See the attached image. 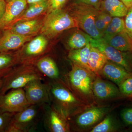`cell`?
I'll return each instance as SVG.
<instances>
[{"instance_id":"19","label":"cell","mask_w":132,"mask_h":132,"mask_svg":"<svg viewBox=\"0 0 132 132\" xmlns=\"http://www.w3.org/2000/svg\"><path fill=\"white\" fill-rule=\"evenodd\" d=\"M109 45L123 51L132 53V40L126 31L105 38H102Z\"/></svg>"},{"instance_id":"24","label":"cell","mask_w":132,"mask_h":132,"mask_svg":"<svg viewBox=\"0 0 132 132\" xmlns=\"http://www.w3.org/2000/svg\"><path fill=\"white\" fill-rule=\"evenodd\" d=\"M92 38L84 31L78 29L68 38L67 45L70 50L82 48L90 43Z\"/></svg>"},{"instance_id":"27","label":"cell","mask_w":132,"mask_h":132,"mask_svg":"<svg viewBox=\"0 0 132 132\" xmlns=\"http://www.w3.org/2000/svg\"><path fill=\"white\" fill-rule=\"evenodd\" d=\"M118 126L111 116H108L102 121L95 127L91 132H109L117 130Z\"/></svg>"},{"instance_id":"40","label":"cell","mask_w":132,"mask_h":132,"mask_svg":"<svg viewBox=\"0 0 132 132\" xmlns=\"http://www.w3.org/2000/svg\"><path fill=\"white\" fill-rule=\"evenodd\" d=\"M0 1H1V0H0Z\"/></svg>"},{"instance_id":"1","label":"cell","mask_w":132,"mask_h":132,"mask_svg":"<svg viewBox=\"0 0 132 132\" xmlns=\"http://www.w3.org/2000/svg\"><path fill=\"white\" fill-rule=\"evenodd\" d=\"M2 79L0 95L12 89L24 88L34 81L43 80L44 77L36 67L26 65L11 69L3 76Z\"/></svg>"},{"instance_id":"36","label":"cell","mask_w":132,"mask_h":132,"mask_svg":"<svg viewBox=\"0 0 132 132\" xmlns=\"http://www.w3.org/2000/svg\"><path fill=\"white\" fill-rule=\"evenodd\" d=\"M128 9L132 7V0H120Z\"/></svg>"},{"instance_id":"23","label":"cell","mask_w":132,"mask_h":132,"mask_svg":"<svg viewBox=\"0 0 132 132\" xmlns=\"http://www.w3.org/2000/svg\"><path fill=\"white\" fill-rule=\"evenodd\" d=\"M91 47L92 46L89 43L82 48L70 50L68 58L73 64L90 71L88 61Z\"/></svg>"},{"instance_id":"4","label":"cell","mask_w":132,"mask_h":132,"mask_svg":"<svg viewBox=\"0 0 132 132\" xmlns=\"http://www.w3.org/2000/svg\"><path fill=\"white\" fill-rule=\"evenodd\" d=\"M72 15L77 22L79 28L93 39L102 38V34L95 26L96 17L100 9L93 6L85 4H73Z\"/></svg>"},{"instance_id":"11","label":"cell","mask_w":132,"mask_h":132,"mask_svg":"<svg viewBox=\"0 0 132 132\" xmlns=\"http://www.w3.org/2000/svg\"><path fill=\"white\" fill-rule=\"evenodd\" d=\"M4 14L0 20V28L7 29L24 12L27 0H7Z\"/></svg>"},{"instance_id":"12","label":"cell","mask_w":132,"mask_h":132,"mask_svg":"<svg viewBox=\"0 0 132 132\" xmlns=\"http://www.w3.org/2000/svg\"><path fill=\"white\" fill-rule=\"evenodd\" d=\"M34 35H21L6 29L0 38V53L19 48L26 42L31 40Z\"/></svg>"},{"instance_id":"16","label":"cell","mask_w":132,"mask_h":132,"mask_svg":"<svg viewBox=\"0 0 132 132\" xmlns=\"http://www.w3.org/2000/svg\"><path fill=\"white\" fill-rule=\"evenodd\" d=\"M108 107H96L85 111L77 117L76 124L81 127L91 126L100 120L109 111Z\"/></svg>"},{"instance_id":"3","label":"cell","mask_w":132,"mask_h":132,"mask_svg":"<svg viewBox=\"0 0 132 132\" xmlns=\"http://www.w3.org/2000/svg\"><path fill=\"white\" fill-rule=\"evenodd\" d=\"M44 105H31L15 113L6 132H28L34 130Z\"/></svg>"},{"instance_id":"7","label":"cell","mask_w":132,"mask_h":132,"mask_svg":"<svg viewBox=\"0 0 132 132\" xmlns=\"http://www.w3.org/2000/svg\"><path fill=\"white\" fill-rule=\"evenodd\" d=\"M92 47L101 51L108 60L123 67L128 72L132 73V53L123 52L114 48L107 43L103 38H92L90 42Z\"/></svg>"},{"instance_id":"34","label":"cell","mask_w":132,"mask_h":132,"mask_svg":"<svg viewBox=\"0 0 132 132\" xmlns=\"http://www.w3.org/2000/svg\"><path fill=\"white\" fill-rule=\"evenodd\" d=\"M102 0H73V4H85L99 9Z\"/></svg>"},{"instance_id":"9","label":"cell","mask_w":132,"mask_h":132,"mask_svg":"<svg viewBox=\"0 0 132 132\" xmlns=\"http://www.w3.org/2000/svg\"><path fill=\"white\" fill-rule=\"evenodd\" d=\"M23 88L30 105H44L50 101L47 83H43L42 80L32 81Z\"/></svg>"},{"instance_id":"18","label":"cell","mask_w":132,"mask_h":132,"mask_svg":"<svg viewBox=\"0 0 132 132\" xmlns=\"http://www.w3.org/2000/svg\"><path fill=\"white\" fill-rule=\"evenodd\" d=\"M36 68L42 75L55 80L59 78V68L54 61L49 57H45L38 60L36 64Z\"/></svg>"},{"instance_id":"14","label":"cell","mask_w":132,"mask_h":132,"mask_svg":"<svg viewBox=\"0 0 132 132\" xmlns=\"http://www.w3.org/2000/svg\"><path fill=\"white\" fill-rule=\"evenodd\" d=\"M48 40L43 35L38 36L29 43L22 52V58L24 60H32L44 53L47 49Z\"/></svg>"},{"instance_id":"5","label":"cell","mask_w":132,"mask_h":132,"mask_svg":"<svg viewBox=\"0 0 132 132\" xmlns=\"http://www.w3.org/2000/svg\"><path fill=\"white\" fill-rule=\"evenodd\" d=\"M47 85L50 101L64 115L71 114L76 108L79 106L80 102L78 99L67 88L58 82H49Z\"/></svg>"},{"instance_id":"30","label":"cell","mask_w":132,"mask_h":132,"mask_svg":"<svg viewBox=\"0 0 132 132\" xmlns=\"http://www.w3.org/2000/svg\"><path fill=\"white\" fill-rule=\"evenodd\" d=\"M122 95L132 97V75L125 79L118 86Z\"/></svg>"},{"instance_id":"15","label":"cell","mask_w":132,"mask_h":132,"mask_svg":"<svg viewBox=\"0 0 132 132\" xmlns=\"http://www.w3.org/2000/svg\"><path fill=\"white\" fill-rule=\"evenodd\" d=\"M100 73L119 86L124 80L132 75L123 67L108 60Z\"/></svg>"},{"instance_id":"25","label":"cell","mask_w":132,"mask_h":132,"mask_svg":"<svg viewBox=\"0 0 132 132\" xmlns=\"http://www.w3.org/2000/svg\"><path fill=\"white\" fill-rule=\"evenodd\" d=\"M125 31V20L122 17H113L102 33V38L114 35Z\"/></svg>"},{"instance_id":"6","label":"cell","mask_w":132,"mask_h":132,"mask_svg":"<svg viewBox=\"0 0 132 132\" xmlns=\"http://www.w3.org/2000/svg\"><path fill=\"white\" fill-rule=\"evenodd\" d=\"M95 74L92 71L72 63L68 75L69 84L76 93L85 97H90L93 94Z\"/></svg>"},{"instance_id":"8","label":"cell","mask_w":132,"mask_h":132,"mask_svg":"<svg viewBox=\"0 0 132 132\" xmlns=\"http://www.w3.org/2000/svg\"><path fill=\"white\" fill-rule=\"evenodd\" d=\"M24 88L12 89L0 95V110L15 113L29 105Z\"/></svg>"},{"instance_id":"13","label":"cell","mask_w":132,"mask_h":132,"mask_svg":"<svg viewBox=\"0 0 132 132\" xmlns=\"http://www.w3.org/2000/svg\"><path fill=\"white\" fill-rule=\"evenodd\" d=\"M92 90L95 96L100 100H107L122 95L115 85L98 77L93 82Z\"/></svg>"},{"instance_id":"26","label":"cell","mask_w":132,"mask_h":132,"mask_svg":"<svg viewBox=\"0 0 132 132\" xmlns=\"http://www.w3.org/2000/svg\"><path fill=\"white\" fill-rule=\"evenodd\" d=\"M15 60L14 56L7 52L0 53V76L2 78L12 69L10 67Z\"/></svg>"},{"instance_id":"37","label":"cell","mask_w":132,"mask_h":132,"mask_svg":"<svg viewBox=\"0 0 132 132\" xmlns=\"http://www.w3.org/2000/svg\"><path fill=\"white\" fill-rule=\"evenodd\" d=\"M44 1V0H27V3L29 4V5L32 4V3L39 2L41 1Z\"/></svg>"},{"instance_id":"35","label":"cell","mask_w":132,"mask_h":132,"mask_svg":"<svg viewBox=\"0 0 132 132\" xmlns=\"http://www.w3.org/2000/svg\"><path fill=\"white\" fill-rule=\"evenodd\" d=\"M6 3V2L5 0L0 1V20L2 18L5 13Z\"/></svg>"},{"instance_id":"29","label":"cell","mask_w":132,"mask_h":132,"mask_svg":"<svg viewBox=\"0 0 132 132\" xmlns=\"http://www.w3.org/2000/svg\"><path fill=\"white\" fill-rule=\"evenodd\" d=\"M15 113L0 110V132H6Z\"/></svg>"},{"instance_id":"17","label":"cell","mask_w":132,"mask_h":132,"mask_svg":"<svg viewBox=\"0 0 132 132\" xmlns=\"http://www.w3.org/2000/svg\"><path fill=\"white\" fill-rule=\"evenodd\" d=\"M43 22L41 19H35L16 22L7 29L21 35H35L41 30Z\"/></svg>"},{"instance_id":"38","label":"cell","mask_w":132,"mask_h":132,"mask_svg":"<svg viewBox=\"0 0 132 132\" xmlns=\"http://www.w3.org/2000/svg\"><path fill=\"white\" fill-rule=\"evenodd\" d=\"M2 77L0 76V93H1V88L2 86Z\"/></svg>"},{"instance_id":"33","label":"cell","mask_w":132,"mask_h":132,"mask_svg":"<svg viewBox=\"0 0 132 132\" xmlns=\"http://www.w3.org/2000/svg\"><path fill=\"white\" fill-rule=\"evenodd\" d=\"M68 0H48L49 12L61 9Z\"/></svg>"},{"instance_id":"22","label":"cell","mask_w":132,"mask_h":132,"mask_svg":"<svg viewBox=\"0 0 132 132\" xmlns=\"http://www.w3.org/2000/svg\"><path fill=\"white\" fill-rule=\"evenodd\" d=\"M108 60L105 55L101 51L96 48L92 46L88 61V65L90 71L95 74H99Z\"/></svg>"},{"instance_id":"2","label":"cell","mask_w":132,"mask_h":132,"mask_svg":"<svg viewBox=\"0 0 132 132\" xmlns=\"http://www.w3.org/2000/svg\"><path fill=\"white\" fill-rule=\"evenodd\" d=\"M75 27L78 28L75 19L61 9L49 12L44 19L40 31L43 35L53 39L63 31Z\"/></svg>"},{"instance_id":"31","label":"cell","mask_w":132,"mask_h":132,"mask_svg":"<svg viewBox=\"0 0 132 132\" xmlns=\"http://www.w3.org/2000/svg\"><path fill=\"white\" fill-rule=\"evenodd\" d=\"M125 21V31L132 40V7L128 9Z\"/></svg>"},{"instance_id":"20","label":"cell","mask_w":132,"mask_h":132,"mask_svg":"<svg viewBox=\"0 0 132 132\" xmlns=\"http://www.w3.org/2000/svg\"><path fill=\"white\" fill-rule=\"evenodd\" d=\"M48 9V0H44L30 4L28 8L25 10L11 26L19 22L35 19L46 12Z\"/></svg>"},{"instance_id":"32","label":"cell","mask_w":132,"mask_h":132,"mask_svg":"<svg viewBox=\"0 0 132 132\" xmlns=\"http://www.w3.org/2000/svg\"><path fill=\"white\" fill-rule=\"evenodd\" d=\"M121 117L126 125L132 126V107L123 109L121 112Z\"/></svg>"},{"instance_id":"28","label":"cell","mask_w":132,"mask_h":132,"mask_svg":"<svg viewBox=\"0 0 132 132\" xmlns=\"http://www.w3.org/2000/svg\"><path fill=\"white\" fill-rule=\"evenodd\" d=\"M112 18V16L108 13L100 9L95 20V24L98 31L102 34Z\"/></svg>"},{"instance_id":"10","label":"cell","mask_w":132,"mask_h":132,"mask_svg":"<svg viewBox=\"0 0 132 132\" xmlns=\"http://www.w3.org/2000/svg\"><path fill=\"white\" fill-rule=\"evenodd\" d=\"M45 111V123L49 131H69L68 123L65 115L53 105L48 107Z\"/></svg>"},{"instance_id":"21","label":"cell","mask_w":132,"mask_h":132,"mask_svg":"<svg viewBox=\"0 0 132 132\" xmlns=\"http://www.w3.org/2000/svg\"><path fill=\"white\" fill-rule=\"evenodd\" d=\"M99 9L113 17H123L127 14L128 8L120 0H102Z\"/></svg>"},{"instance_id":"39","label":"cell","mask_w":132,"mask_h":132,"mask_svg":"<svg viewBox=\"0 0 132 132\" xmlns=\"http://www.w3.org/2000/svg\"><path fill=\"white\" fill-rule=\"evenodd\" d=\"M5 1H7V0H5Z\"/></svg>"},{"instance_id":"41","label":"cell","mask_w":132,"mask_h":132,"mask_svg":"<svg viewBox=\"0 0 132 132\" xmlns=\"http://www.w3.org/2000/svg\"></svg>"}]
</instances>
